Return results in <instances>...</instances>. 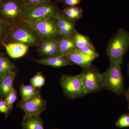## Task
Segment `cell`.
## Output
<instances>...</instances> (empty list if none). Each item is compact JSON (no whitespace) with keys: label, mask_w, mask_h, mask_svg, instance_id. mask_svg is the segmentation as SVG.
Masks as SVG:
<instances>
[{"label":"cell","mask_w":129,"mask_h":129,"mask_svg":"<svg viewBox=\"0 0 129 129\" xmlns=\"http://www.w3.org/2000/svg\"><path fill=\"white\" fill-rule=\"evenodd\" d=\"M59 37L73 35L76 29L75 21L71 20L61 11L56 17Z\"/></svg>","instance_id":"10"},{"label":"cell","mask_w":129,"mask_h":129,"mask_svg":"<svg viewBox=\"0 0 129 129\" xmlns=\"http://www.w3.org/2000/svg\"><path fill=\"white\" fill-rule=\"evenodd\" d=\"M65 56L74 64H76L82 68L89 67L96 58L86 55L76 48L67 54Z\"/></svg>","instance_id":"11"},{"label":"cell","mask_w":129,"mask_h":129,"mask_svg":"<svg viewBox=\"0 0 129 129\" xmlns=\"http://www.w3.org/2000/svg\"><path fill=\"white\" fill-rule=\"evenodd\" d=\"M3 1V0H0V3L2 1Z\"/></svg>","instance_id":"34"},{"label":"cell","mask_w":129,"mask_h":129,"mask_svg":"<svg viewBox=\"0 0 129 129\" xmlns=\"http://www.w3.org/2000/svg\"><path fill=\"white\" fill-rule=\"evenodd\" d=\"M16 72L11 71L0 78V92L1 96L6 98L13 87Z\"/></svg>","instance_id":"15"},{"label":"cell","mask_w":129,"mask_h":129,"mask_svg":"<svg viewBox=\"0 0 129 129\" xmlns=\"http://www.w3.org/2000/svg\"><path fill=\"white\" fill-rule=\"evenodd\" d=\"M11 111L5 100L0 99V113L4 114L7 117Z\"/></svg>","instance_id":"29"},{"label":"cell","mask_w":129,"mask_h":129,"mask_svg":"<svg viewBox=\"0 0 129 129\" xmlns=\"http://www.w3.org/2000/svg\"><path fill=\"white\" fill-rule=\"evenodd\" d=\"M83 0H55L56 2L62 3L68 7L76 6Z\"/></svg>","instance_id":"28"},{"label":"cell","mask_w":129,"mask_h":129,"mask_svg":"<svg viewBox=\"0 0 129 129\" xmlns=\"http://www.w3.org/2000/svg\"><path fill=\"white\" fill-rule=\"evenodd\" d=\"M34 61L38 64L53 68H60L74 64L65 56L59 55L34 60Z\"/></svg>","instance_id":"12"},{"label":"cell","mask_w":129,"mask_h":129,"mask_svg":"<svg viewBox=\"0 0 129 129\" xmlns=\"http://www.w3.org/2000/svg\"><path fill=\"white\" fill-rule=\"evenodd\" d=\"M128 74L129 75V62L128 63Z\"/></svg>","instance_id":"32"},{"label":"cell","mask_w":129,"mask_h":129,"mask_svg":"<svg viewBox=\"0 0 129 129\" xmlns=\"http://www.w3.org/2000/svg\"><path fill=\"white\" fill-rule=\"evenodd\" d=\"M1 97H2L1 95V92H0V99H1Z\"/></svg>","instance_id":"33"},{"label":"cell","mask_w":129,"mask_h":129,"mask_svg":"<svg viewBox=\"0 0 129 129\" xmlns=\"http://www.w3.org/2000/svg\"><path fill=\"white\" fill-rule=\"evenodd\" d=\"M45 78L41 72L37 73L30 80V85L39 89L45 84Z\"/></svg>","instance_id":"22"},{"label":"cell","mask_w":129,"mask_h":129,"mask_svg":"<svg viewBox=\"0 0 129 129\" xmlns=\"http://www.w3.org/2000/svg\"><path fill=\"white\" fill-rule=\"evenodd\" d=\"M60 84L64 94L70 99H76L88 94L80 74L75 76L63 75L60 79Z\"/></svg>","instance_id":"6"},{"label":"cell","mask_w":129,"mask_h":129,"mask_svg":"<svg viewBox=\"0 0 129 129\" xmlns=\"http://www.w3.org/2000/svg\"><path fill=\"white\" fill-rule=\"evenodd\" d=\"M50 40H42L37 47V51L40 56H46L49 49Z\"/></svg>","instance_id":"25"},{"label":"cell","mask_w":129,"mask_h":129,"mask_svg":"<svg viewBox=\"0 0 129 129\" xmlns=\"http://www.w3.org/2000/svg\"><path fill=\"white\" fill-rule=\"evenodd\" d=\"M121 63L110 64V67L103 73L101 85V89H106L117 95L124 92L123 79L121 71Z\"/></svg>","instance_id":"5"},{"label":"cell","mask_w":129,"mask_h":129,"mask_svg":"<svg viewBox=\"0 0 129 129\" xmlns=\"http://www.w3.org/2000/svg\"><path fill=\"white\" fill-rule=\"evenodd\" d=\"M47 102L43 98L41 92L32 98L18 103L17 106L23 110L25 114L40 115L46 109Z\"/></svg>","instance_id":"9"},{"label":"cell","mask_w":129,"mask_h":129,"mask_svg":"<svg viewBox=\"0 0 129 129\" xmlns=\"http://www.w3.org/2000/svg\"><path fill=\"white\" fill-rule=\"evenodd\" d=\"M80 75L88 94L101 90L102 75L96 68L91 64L89 67L83 68Z\"/></svg>","instance_id":"8"},{"label":"cell","mask_w":129,"mask_h":129,"mask_svg":"<svg viewBox=\"0 0 129 129\" xmlns=\"http://www.w3.org/2000/svg\"><path fill=\"white\" fill-rule=\"evenodd\" d=\"M25 5L27 4H35L38 3L47 1H52V0H22Z\"/></svg>","instance_id":"30"},{"label":"cell","mask_w":129,"mask_h":129,"mask_svg":"<svg viewBox=\"0 0 129 129\" xmlns=\"http://www.w3.org/2000/svg\"><path fill=\"white\" fill-rule=\"evenodd\" d=\"M14 64L3 53H0V78L12 71Z\"/></svg>","instance_id":"19"},{"label":"cell","mask_w":129,"mask_h":129,"mask_svg":"<svg viewBox=\"0 0 129 129\" xmlns=\"http://www.w3.org/2000/svg\"><path fill=\"white\" fill-rule=\"evenodd\" d=\"M60 10L52 1L25 5L24 21L30 22L46 18H56Z\"/></svg>","instance_id":"3"},{"label":"cell","mask_w":129,"mask_h":129,"mask_svg":"<svg viewBox=\"0 0 129 129\" xmlns=\"http://www.w3.org/2000/svg\"></svg>","instance_id":"35"},{"label":"cell","mask_w":129,"mask_h":129,"mask_svg":"<svg viewBox=\"0 0 129 129\" xmlns=\"http://www.w3.org/2000/svg\"><path fill=\"white\" fill-rule=\"evenodd\" d=\"M27 23L33 28L42 40H49L59 37L56 18L42 19Z\"/></svg>","instance_id":"7"},{"label":"cell","mask_w":129,"mask_h":129,"mask_svg":"<svg viewBox=\"0 0 129 129\" xmlns=\"http://www.w3.org/2000/svg\"><path fill=\"white\" fill-rule=\"evenodd\" d=\"M129 46V34L120 29L108 44L107 54L110 64L120 62Z\"/></svg>","instance_id":"4"},{"label":"cell","mask_w":129,"mask_h":129,"mask_svg":"<svg viewBox=\"0 0 129 129\" xmlns=\"http://www.w3.org/2000/svg\"><path fill=\"white\" fill-rule=\"evenodd\" d=\"M22 101H25L32 98L40 92V89L31 85L22 84L19 88Z\"/></svg>","instance_id":"17"},{"label":"cell","mask_w":129,"mask_h":129,"mask_svg":"<svg viewBox=\"0 0 129 129\" xmlns=\"http://www.w3.org/2000/svg\"><path fill=\"white\" fill-rule=\"evenodd\" d=\"M60 11L71 20L75 21L82 18L83 9L79 7H68Z\"/></svg>","instance_id":"18"},{"label":"cell","mask_w":129,"mask_h":129,"mask_svg":"<svg viewBox=\"0 0 129 129\" xmlns=\"http://www.w3.org/2000/svg\"><path fill=\"white\" fill-rule=\"evenodd\" d=\"M42 40L33 28L24 21L11 28L5 43H21L29 47H37Z\"/></svg>","instance_id":"2"},{"label":"cell","mask_w":129,"mask_h":129,"mask_svg":"<svg viewBox=\"0 0 129 129\" xmlns=\"http://www.w3.org/2000/svg\"><path fill=\"white\" fill-rule=\"evenodd\" d=\"M125 96L126 100H127L128 109H129V87L126 91V92L125 94Z\"/></svg>","instance_id":"31"},{"label":"cell","mask_w":129,"mask_h":129,"mask_svg":"<svg viewBox=\"0 0 129 129\" xmlns=\"http://www.w3.org/2000/svg\"><path fill=\"white\" fill-rule=\"evenodd\" d=\"M10 29L11 27L0 19V46H3L5 43Z\"/></svg>","instance_id":"23"},{"label":"cell","mask_w":129,"mask_h":129,"mask_svg":"<svg viewBox=\"0 0 129 129\" xmlns=\"http://www.w3.org/2000/svg\"><path fill=\"white\" fill-rule=\"evenodd\" d=\"M21 124L23 129H44L40 115L25 114Z\"/></svg>","instance_id":"16"},{"label":"cell","mask_w":129,"mask_h":129,"mask_svg":"<svg viewBox=\"0 0 129 129\" xmlns=\"http://www.w3.org/2000/svg\"><path fill=\"white\" fill-rule=\"evenodd\" d=\"M8 55L13 58H17L23 56L28 50L29 47L19 43H5L3 44Z\"/></svg>","instance_id":"13"},{"label":"cell","mask_w":129,"mask_h":129,"mask_svg":"<svg viewBox=\"0 0 129 129\" xmlns=\"http://www.w3.org/2000/svg\"><path fill=\"white\" fill-rule=\"evenodd\" d=\"M74 37L77 49H80L86 46L94 47L89 37L79 33L76 30L75 32Z\"/></svg>","instance_id":"20"},{"label":"cell","mask_w":129,"mask_h":129,"mask_svg":"<svg viewBox=\"0 0 129 129\" xmlns=\"http://www.w3.org/2000/svg\"><path fill=\"white\" fill-rule=\"evenodd\" d=\"M25 6L22 0H3L0 3V19L11 28L23 22Z\"/></svg>","instance_id":"1"},{"label":"cell","mask_w":129,"mask_h":129,"mask_svg":"<svg viewBox=\"0 0 129 129\" xmlns=\"http://www.w3.org/2000/svg\"><path fill=\"white\" fill-rule=\"evenodd\" d=\"M17 99V93L14 87H13L10 91L5 98V101L11 111L13 103Z\"/></svg>","instance_id":"24"},{"label":"cell","mask_w":129,"mask_h":129,"mask_svg":"<svg viewBox=\"0 0 129 129\" xmlns=\"http://www.w3.org/2000/svg\"><path fill=\"white\" fill-rule=\"evenodd\" d=\"M81 52L89 56L97 58L99 56V54L96 52L95 47L86 46L79 49Z\"/></svg>","instance_id":"27"},{"label":"cell","mask_w":129,"mask_h":129,"mask_svg":"<svg viewBox=\"0 0 129 129\" xmlns=\"http://www.w3.org/2000/svg\"><path fill=\"white\" fill-rule=\"evenodd\" d=\"M58 37L50 40V46L45 56L46 57L59 55L60 51Z\"/></svg>","instance_id":"21"},{"label":"cell","mask_w":129,"mask_h":129,"mask_svg":"<svg viewBox=\"0 0 129 129\" xmlns=\"http://www.w3.org/2000/svg\"><path fill=\"white\" fill-rule=\"evenodd\" d=\"M117 127L120 128L129 127V114H123L121 115L115 122Z\"/></svg>","instance_id":"26"},{"label":"cell","mask_w":129,"mask_h":129,"mask_svg":"<svg viewBox=\"0 0 129 129\" xmlns=\"http://www.w3.org/2000/svg\"><path fill=\"white\" fill-rule=\"evenodd\" d=\"M74 34L58 37L59 55L65 56L68 53L76 49L74 40Z\"/></svg>","instance_id":"14"}]
</instances>
